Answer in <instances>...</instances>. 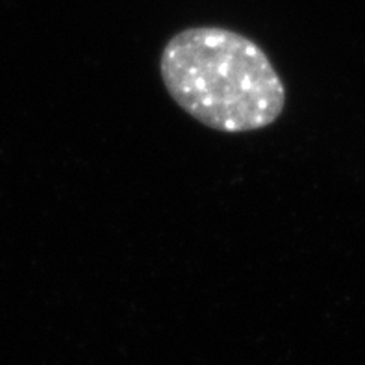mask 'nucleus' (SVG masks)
<instances>
[{
  "label": "nucleus",
  "instance_id": "1",
  "mask_svg": "<svg viewBox=\"0 0 365 365\" xmlns=\"http://www.w3.org/2000/svg\"><path fill=\"white\" fill-rule=\"evenodd\" d=\"M160 74L178 108L225 134L267 128L286 108V86L264 48L228 28L175 34L160 56Z\"/></svg>",
  "mask_w": 365,
  "mask_h": 365
}]
</instances>
